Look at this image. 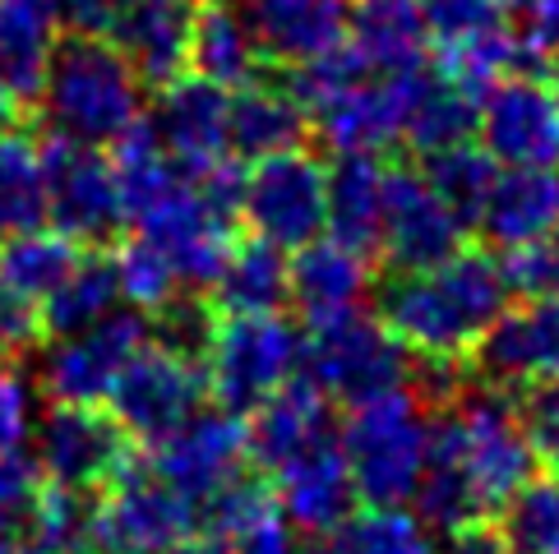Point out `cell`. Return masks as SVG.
I'll list each match as a JSON object with an SVG mask.
<instances>
[{"label":"cell","instance_id":"6da1fadb","mask_svg":"<svg viewBox=\"0 0 559 554\" xmlns=\"http://www.w3.org/2000/svg\"><path fill=\"white\" fill-rule=\"evenodd\" d=\"M536 453L518 421V398L495 384H463L453 402L430 411L426 471L416 481V518L426 531L481 522L532 481Z\"/></svg>","mask_w":559,"mask_h":554},{"label":"cell","instance_id":"7a4b0ae2","mask_svg":"<svg viewBox=\"0 0 559 554\" xmlns=\"http://www.w3.org/2000/svg\"><path fill=\"white\" fill-rule=\"evenodd\" d=\"M504 305L509 287L499 277L495 254L457 245L449 260L430 268L393 273V282L379 296V320L416 361L463 365Z\"/></svg>","mask_w":559,"mask_h":554},{"label":"cell","instance_id":"3957f363","mask_svg":"<svg viewBox=\"0 0 559 554\" xmlns=\"http://www.w3.org/2000/svg\"><path fill=\"white\" fill-rule=\"evenodd\" d=\"M37 107L51 134L107 148L144 116V84L107 37L66 33L56 37Z\"/></svg>","mask_w":559,"mask_h":554},{"label":"cell","instance_id":"277c9868","mask_svg":"<svg viewBox=\"0 0 559 554\" xmlns=\"http://www.w3.org/2000/svg\"><path fill=\"white\" fill-rule=\"evenodd\" d=\"M333 439L347 458L356 499L374 508L412 504L430 448V411L412 384L352 402Z\"/></svg>","mask_w":559,"mask_h":554},{"label":"cell","instance_id":"5b68a950","mask_svg":"<svg viewBox=\"0 0 559 554\" xmlns=\"http://www.w3.org/2000/svg\"><path fill=\"white\" fill-rule=\"evenodd\" d=\"M306 356V333L283 310L273 314H217L213 338L204 347L209 398L227 411H250L296 380Z\"/></svg>","mask_w":559,"mask_h":554},{"label":"cell","instance_id":"8992f818","mask_svg":"<svg viewBox=\"0 0 559 554\" xmlns=\"http://www.w3.org/2000/svg\"><path fill=\"white\" fill-rule=\"evenodd\" d=\"M412 365H416V356L393 338L384 320H374L366 310L314 324L306 333L301 374L329 402L352 407V402L374 398V393L403 388L412 384Z\"/></svg>","mask_w":559,"mask_h":554},{"label":"cell","instance_id":"52a82bcc","mask_svg":"<svg viewBox=\"0 0 559 554\" xmlns=\"http://www.w3.org/2000/svg\"><path fill=\"white\" fill-rule=\"evenodd\" d=\"M194 504L157 481L139 458L93 494L84 554H163L194 531Z\"/></svg>","mask_w":559,"mask_h":554},{"label":"cell","instance_id":"ba28073f","mask_svg":"<svg viewBox=\"0 0 559 554\" xmlns=\"http://www.w3.org/2000/svg\"><path fill=\"white\" fill-rule=\"evenodd\" d=\"M324 181L329 167L306 144L254 157L241 171V222L277 250H301L324 236Z\"/></svg>","mask_w":559,"mask_h":554},{"label":"cell","instance_id":"9c48e42d","mask_svg":"<svg viewBox=\"0 0 559 554\" xmlns=\"http://www.w3.org/2000/svg\"><path fill=\"white\" fill-rule=\"evenodd\" d=\"M37 434V477L47 485L97 494L134 462V439L103 402H51Z\"/></svg>","mask_w":559,"mask_h":554},{"label":"cell","instance_id":"30bf717a","mask_svg":"<svg viewBox=\"0 0 559 554\" xmlns=\"http://www.w3.org/2000/svg\"><path fill=\"white\" fill-rule=\"evenodd\" d=\"M204 398H209L204 365L148 338L126 361V370L116 374L103 407L116 416V425H121L134 444L148 448L181 421H190V416L204 407Z\"/></svg>","mask_w":559,"mask_h":554},{"label":"cell","instance_id":"8fae6325","mask_svg":"<svg viewBox=\"0 0 559 554\" xmlns=\"http://www.w3.org/2000/svg\"><path fill=\"white\" fill-rule=\"evenodd\" d=\"M130 222L153 250L167 254V264L176 268V282L190 291H209L213 277L223 273V260L236 245V217L217 208L194 185V176H181L163 200H153Z\"/></svg>","mask_w":559,"mask_h":554},{"label":"cell","instance_id":"7c38bea8","mask_svg":"<svg viewBox=\"0 0 559 554\" xmlns=\"http://www.w3.org/2000/svg\"><path fill=\"white\" fill-rule=\"evenodd\" d=\"M43 162H47V222L79 245H107L126 227L121 190H116L107 148L47 134Z\"/></svg>","mask_w":559,"mask_h":554},{"label":"cell","instance_id":"4fadbf2b","mask_svg":"<svg viewBox=\"0 0 559 554\" xmlns=\"http://www.w3.org/2000/svg\"><path fill=\"white\" fill-rule=\"evenodd\" d=\"M148 338H153L148 314L116 305L111 314L70 333V338H51L37 384H43L51 402H107L116 374L126 370V361Z\"/></svg>","mask_w":559,"mask_h":554},{"label":"cell","instance_id":"5bb4252c","mask_svg":"<svg viewBox=\"0 0 559 554\" xmlns=\"http://www.w3.org/2000/svg\"><path fill=\"white\" fill-rule=\"evenodd\" d=\"M246 467H250L246 421L241 411H227V407H209V411L199 407L190 421H181L171 434L148 444V471L190 504H204L213 490H223Z\"/></svg>","mask_w":559,"mask_h":554},{"label":"cell","instance_id":"9a60e30c","mask_svg":"<svg viewBox=\"0 0 559 554\" xmlns=\"http://www.w3.org/2000/svg\"><path fill=\"white\" fill-rule=\"evenodd\" d=\"M476 144L499 167H559V111L532 74H509L476 103Z\"/></svg>","mask_w":559,"mask_h":554},{"label":"cell","instance_id":"2e32d148","mask_svg":"<svg viewBox=\"0 0 559 554\" xmlns=\"http://www.w3.org/2000/svg\"><path fill=\"white\" fill-rule=\"evenodd\" d=\"M467 361L481 374V384L509 393L559 384V291L504 305V314L486 328V338L472 347Z\"/></svg>","mask_w":559,"mask_h":554},{"label":"cell","instance_id":"e0dca14e","mask_svg":"<svg viewBox=\"0 0 559 554\" xmlns=\"http://www.w3.org/2000/svg\"><path fill=\"white\" fill-rule=\"evenodd\" d=\"M463 217L449 213L435 200V190L412 167H389V194H384V222H379L374 254L389 273H416L463 245Z\"/></svg>","mask_w":559,"mask_h":554},{"label":"cell","instance_id":"ac0fdd59","mask_svg":"<svg viewBox=\"0 0 559 554\" xmlns=\"http://www.w3.org/2000/svg\"><path fill=\"white\" fill-rule=\"evenodd\" d=\"M227 107L231 93L209 84L199 74H176L171 84L157 88V107L148 116L153 134L163 138V148L186 176L209 171L213 162L231 157L227 148Z\"/></svg>","mask_w":559,"mask_h":554},{"label":"cell","instance_id":"d6986e66","mask_svg":"<svg viewBox=\"0 0 559 554\" xmlns=\"http://www.w3.org/2000/svg\"><path fill=\"white\" fill-rule=\"evenodd\" d=\"M199 0H121L107 43L130 61L144 88H163L190 70V33Z\"/></svg>","mask_w":559,"mask_h":554},{"label":"cell","instance_id":"ffe728a7","mask_svg":"<svg viewBox=\"0 0 559 554\" xmlns=\"http://www.w3.org/2000/svg\"><path fill=\"white\" fill-rule=\"evenodd\" d=\"M374 291V260L333 236H314L310 245L292 250L287 260V301L306 320V328L343 320L366 305Z\"/></svg>","mask_w":559,"mask_h":554},{"label":"cell","instance_id":"44dd1931","mask_svg":"<svg viewBox=\"0 0 559 554\" xmlns=\"http://www.w3.org/2000/svg\"><path fill=\"white\" fill-rule=\"evenodd\" d=\"M254 416L246 421V453L250 462L273 477L287 462H296L301 453L329 444L337 425H333V402L319 393L306 374L287 380L277 393H269L259 407H250Z\"/></svg>","mask_w":559,"mask_h":554},{"label":"cell","instance_id":"7402d4cb","mask_svg":"<svg viewBox=\"0 0 559 554\" xmlns=\"http://www.w3.org/2000/svg\"><path fill=\"white\" fill-rule=\"evenodd\" d=\"M269 485H273L277 513H283L301 537H329V531L343 527L356 513V504H361L337 439L301 453V458L287 462L283 471H273Z\"/></svg>","mask_w":559,"mask_h":554},{"label":"cell","instance_id":"603a6c76","mask_svg":"<svg viewBox=\"0 0 559 554\" xmlns=\"http://www.w3.org/2000/svg\"><path fill=\"white\" fill-rule=\"evenodd\" d=\"M246 24L264 61L296 70L347 43V0H250Z\"/></svg>","mask_w":559,"mask_h":554},{"label":"cell","instance_id":"cb8c5ba5","mask_svg":"<svg viewBox=\"0 0 559 554\" xmlns=\"http://www.w3.org/2000/svg\"><path fill=\"white\" fill-rule=\"evenodd\" d=\"M499 250L542 241L559 227V171L555 167H499L476 222Z\"/></svg>","mask_w":559,"mask_h":554},{"label":"cell","instance_id":"d4e9b609","mask_svg":"<svg viewBox=\"0 0 559 554\" xmlns=\"http://www.w3.org/2000/svg\"><path fill=\"white\" fill-rule=\"evenodd\" d=\"M430 24L416 0H347V47L370 74H407L430 61Z\"/></svg>","mask_w":559,"mask_h":554},{"label":"cell","instance_id":"484cf974","mask_svg":"<svg viewBox=\"0 0 559 554\" xmlns=\"http://www.w3.org/2000/svg\"><path fill=\"white\" fill-rule=\"evenodd\" d=\"M56 37L61 24L51 14V0H0V93L24 116L43 97Z\"/></svg>","mask_w":559,"mask_h":554},{"label":"cell","instance_id":"4316f807","mask_svg":"<svg viewBox=\"0 0 559 554\" xmlns=\"http://www.w3.org/2000/svg\"><path fill=\"white\" fill-rule=\"evenodd\" d=\"M389 167L370 153H337L324 181V231L333 241L361 250L374 260L379 222H384Z\"/></svg>","mask_w":559,"mask_h":554},{"label":"cell","instance_id":"83f0119b","mask_svg":"<svg viewBox=\"0 0 559 554\" xmlns=\"http://www.w3.org/2000/svg\"><path fill=\"white\" fill-rule=\"evenodd\" d=\"M310 121L301 103L292 97L287 84H246L231 93V107H227V148L231 157H269V153H283L306 144Z\"/></svg>","mask_w":559,"mask_h":554},{"label":"cell","instance_id":"f1b7e54d","mask_svg":"<svg viewBox=\"0 0 559 554\" xmlns=\"http://www.w3.org/2000/svg\"><path fill=\"white\" fill-rule=\"evenodd\" d=\"M259 65H264V56L254 47L246 10H236L231 0H199L194 33H190V74L236 93L254 84Z\"/></svg>","mask_w":559,"mask_h":554},{"label":"cell","instance_id":"f546056e","mask_svg":"<svg viewBox=\"0 0 559 554\" xmlns=\"http://www.w3.org/2000/svg\"><path fill=\"white\" fill-rule=\"evenodd\" d=\"M209 301L217 314H273L287 305V250L269 241H241L213 277Z\"/></svg>","mask_w":559,"mask_h":554},{"label":"cell","instance_id":"4dcf8cb0","mask_svg":"<svg viewBox=\"0 0 559 554\" xmlns=\"http://www.w3.org/2000/svg\"><path fill=\"white\" fill-rule=\"evenodd\" d=\"M47 222V162L43 138L24 121L0 125V236Z\"/></svg>","mask_w":559,"mask_h":554},{"label":"cell","instance_id":"1f68e13d","mask_svg":"<svg viewBox=\"0 0 559 554\" xmlns=\"http://www.w3.org/2000/svg\"><path fill=\"white\" fill-rule=\"evenodd\" d=\"M79 254H84V245L47 222L28 231H10V241H0V287L24 296L33 305H47V296L70 277Z\"/></svg>","mask_w":559,"mask_h":554},{"label":"cell","instance_id":"d6a6232c","mask_svg":"<svg viewBox=\"0 0 559 554\" xmlns=\"http://www.w3.org/2000/svg\"><path fill=\"white\" fill-rule=\"evenodd\" d=\"M476 97L472 88H463L457 79H449L444 70L430 74L421 70L407 107V125H403V144H412L416 153H439L449 144H463V138H476Z\"/></svg>","mask_w":559,"mask_h":554},{"label":"cell","instance_id":"836d02e7","mask_svg":"<svg viewBox=\"0 0 559 554\" xmlns=\"http://www.w3.org/2000/svg\"><path fill=\"white\" fill-rule=\"evenodd\" d=\"M121 305V287H116L111 254H79L70 277L47 296L43 305V333L47 338H70V333L97 324L103 314Z\"/></svg>","mask_w":559,"mask_h":554},{"label":"cell","instance_id":"e575fe53","mask_svg":"<svg viewBox=\"0 0 559 554\" xmlns=\"http://www.w3.org/2000/svg\"><path fill=\"white\" fill-rule=\"evenodd\" d=\"M314 554H435V541L421 527V518L407 513L403 504L397 508L366 504L361 513H352L343 527L319 537Z\"/></svg>","mask_w":559,"mask_h":554},{"label":"cell","instance_id":"d590c367","mask_svg":"<svg viewBox=\"0 0 559 554\" xmlns=\"http://www.w3.org/2000/svg\"><path fill=\"white\" fill-rule=\"evenodd\" d=\"M495 176H499V162L476 144V138H463V144L426 153V167H421V181L435 190V200L449 213L463 217V227L476 222V213H481Z\"/></svg>","mask_w":559,"mask_h":554},{"label":"cell","instance_id":"8d00e7d4","mask_svg":"<svg viewBox=\"0 0 559 554\" xmlns=\"http://www.w3.org/2000/svg\"><path fill=\"white\" fill-rule=\"evenodd\" d=\"M499 537L509 554H555L559 550V477L523 481L499 504Z\"/></svg>","mask_w":559,"mask_h":554},{"label":"cell","instance_id":"74e56055","mask_svg":"<svg viewBox=\"0 0 559 554\" xmlns=\"http://www.w3.org/2000/svg\"><path fill=\"white\" fill-rule=\"evenodd\" d=\"M111 268H116V287H121V305H130L139 314H157L176 291H181L167 254L153 250L144 236H134V241H126L121 250H116Z\"/></svg>","mask_w":559,"mask_h":554},{"label":"cell","instance_id":"f35d334b","mask_svg":"<svg viewBox=\"0 0 559 554\" xmlns=\"http://www.w3.org/2000/svg\"><path fill=\"white\" fill-rule=\"evenodd\" d=\"M277 499H273V485L269 481H259V477H231L223 490H213L209 499H204V527H209V537L213 541H227L236 537L246 522H254L259 513H269Z\"/></svg>","mask_w":559,"mask_h":554},{"label":"cell","instance_id":"ab89813d","mask_svg":"<svg viewBox=\"0 0 559 554\" xmlns=\"http://www.w3.org/2000/svg\"><path fill=\"white\" fill-rule=\"evenodd\" d=\"M430 24V37H439L444 47L463 43L472 33H486L509 24V5L513 0H416Z\"/></svg>","mask_w":559,"mask_h":554},{"label":"cell","instance_id":"60d3db41","mask_svg":"<svg viewBox=\"0 0 559 554\" xmlns=\"http://www.w3.org/2000/svg\"><path fill=\"white\" fill-rule=\"evenodd\" d=\"M495 264H499L509 296H518V301H536V296L559 291V254L550 245V236L504 250V260H495Z\"/></svg>","mask_w":559,"mask_h":554},{"label":"cell","instance_id":"b9f144b4","mask_svg":"<svg viewBox=\"0 0 559 554\" xmlns=\"http://www.w3.org/2000/svg\"><path fill=\"white\" fill-rule=\"evenodd\" d=\"M518 421L527 430L532 453L559 477V384H536L518 393Z\"/></svg>","mask_w":559,"mask_h":554},{"label":"cell","instance_id":"7bdbcfd3","mask_svg":"<svg viewBox=\"0 0 559 554\" xmlns=\"http://www.w3.org/2000/svg\"><path fill=\"white\" fill-rule=\"evenodd\" d=\"M37 490H43V477L24 453H0V541L28 527Z\"/></svg>","mask_w":559,"mask_h":554},{"label":"cell","instance_id":"ee69618b","mask_svg":"<svg viewBox=\"0 0 559 554\" xmlns=\"http://www.w3.org/2000/svg\"><path fill=\"white\" fill-rule=\"evenodd\" d=\"M33 439V384L14 361H0V453H19Z\"/></svg>","mask_w":559,"mask_h":554},{"label":"cell","instance_id":"f6af8a7d","mask_svg":"<svg viewBox=\"0 0 559 554\" xmlns=\"http://www.w3.org/2000/svg\"><path fill=\"white\" fill-rule=\"evenodd\" d=\"M217 545H223V554H306L301 550V531L277 513V504L269 513H259L254 522H246L236 537L217 541Z\"/></svg>","mask_w":559,"mask_h":554},{"label":"cell","instance_id":"bcb514c9","mask_svg":"<svg viewBox=\"0 0 559 554\" xmlns=\"http://www.w3.org/2000/svg\"><path fill=\"white\" fill-rule=\"evenodd\" d=\"M43 338V305L0 287V361H19V356L37 351Z\"/></svg>","mask_w":559,"mask_h":554},{"label":"cell","instance_id":"7dc6e473","mask_svg":"<svg viewBox=\"0 0 559 554\" xmlns=\"http://www.w3.org/2000/svg\"><path fill=\"white\" fill-rule=\"evenodd\" d=\"M121 0H51V14L66 33H88V37H107L111 14Z\"/></svg>","mask_w":559,"mask_h":554},{"label":"cell","instance_id":"c3c4849f","mask_svg":"<svg viewBox=\"0 0 559 554\" xmlns=\"http://www.w3.org/2000/svg\"><path fill=\"white\" fill-rule=\"evenodd\" d=\"M523 5V37L536 56L559 51V0H518Z\"/></svg>","mask_w":559,"mask_h":554},{"label":"cell","instance_id":"681fc988","mask_svg":"<svg viewBox=\"0 0 559 554\" xmlns=\"http://www.w3.org/2000/svg\"><path fill=\"white\" fill-rule=\"evenodd\" d=\"M435 554H509V550H504V537H499V527H490V522L481 518V522H467V527L444 531V541H439Z\"/></svg>","mask_w":559,"mask_h":554},{"label":"cell","instance_id":"f907efd6","mask_svg":"<svg viewBox=\"0 0 559 554\" xmlns=\"http://www.w3.org/2000/svg\"><path fill=\"white\" fill-rule=\"evenodd\" d=\"M0 554H61V550L43 545L37 537H28V531H19V537H5V541H0Z\"/></svg>","mask_w":559,"mask_h":554},{"label":"cell","instance_id":"816d5d0a","mask_svg":"<svg viewBox=\"0 0 559 554\" xmlns=\"http://www.w3.org/2000/svg\"><path fill=\"white\" fill-rule=\"evenodd\" d=\"M163 554H223V545H217L213 537H194V531H190L186 541H176V545L163 550Z\"/></svg>","mask_w":559,"mask_h":554},{"label":"cell","instance_id":"f5cc1de1","mask_svg":"<svg viewBox=\"0 0 559 554\" xmlns=\"http://www.w3.org/2000/svg\"><path fill=\"white\" fill-rule=\"evenodd\" d=\"M546 88H550V103H555V111H559V65H555V74H550Z\"/></svg>","mask_w":559,"mask_h":554},{"label":"cell","instance_id":"db71d44e","mask_svg":"<svg viewBox=\"0 0 559 554\" xmlns=\"http://www.w3.org/2000/svg\"><path fill=\"white\" fill-rule=\"evenodd\" d=\"M550 245H555V254H559V227H555V231H550Z\"/></svg>","mask_w":559,"mask_h":554},{"label":"cell","instance_id":"11a10c76","mask_svg":"<svg viewBox=\"0 0 559 554\" xmlns=\"http://www.w3.org/2000/svg\"><path fill=\"white\" fill-rule=\"evenodd\" d=\"M555 554H559V550H555Z\"/></svg>","mask_w":559,"mask_h":554}]
</instances>
